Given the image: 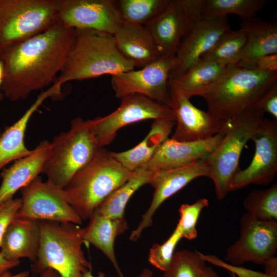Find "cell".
Masks as SVG:
<instances>
[{"mask_svg":"<svg viewBox=\"0 0 277 277\" xmlns=\"http://www.w3.org/2000/svg\"><path fill=\"white\" fill-rule=\"evenodd\" d=\"M75 33V29L56 23L3 52L0 54L2 94L15 102L53 84L65 63Z\"/></svg>","mask_w":277,"mask_h":277,"instance_id":"1","label":"cell"},{"mask_svg":"<svg viewBox=\"0 0 277 277\" xmlns=\"http://www.w3.org/2000/svg\"><path fill=\"white\" fill-rule=\"evenodd\" d=\"M120 51L113 35L89 29L75 30L65 63L54 83L111 75L135 69ZM53 83V84H54Z\"/></svg>","mask_w":277,"mask_h":277,"instance_id":"2","label":"cell"},{"mask_svg":"<svg viewBox=\"0 0 277 277\" xmlns=\"http://www.w3.org/2000/svg\"><path fill=\"white\" fill-rule=\"evenodd\" d=\"M134 173L124 168L111 151L101 148L61 189V193L83 221L89 220L98 205Z\"/></svg>","mask_w":277,"mask_h":277,"instance_id":"3","label":"cell"},{"mask_svg":"<svg viewBox=\"0 0 277 277\" xmlns=\"http://www.w3.org/2000/svg\"><path fill=\"white\" fill-rule=\"evenodd\" d=\"M277 72L264 71L236 65L227 71L203 96L208 112L223 122L250 108L275 83Z\"/></svg>","mask_w":277,"mask_h":277,"instance_id":"4","label":"cell"},{"mask_svg":"<svg viewBox=\"0 0 277 277\" xmlns=\"http://www.w3.org/2000/svg\"><path fill=\"white\" fill-rule=\"evenodd\" d=\"M41 238L33 270L41 274L50 268L60 277H84L92 265L82 249L83 228L72 223L40 221Z\"/></svg>","mask_w":277,"mask_h":277,"instance_id":"5","label":"cell"},{"mask_svg":"<svg viewBox=\"0 0 277 277\" xmlns=\"http://www.w3.org/2000/svg\"><path fill=\"white\" fill-rule=\"evenodd\" d=\"M264 113L250 108L228 120L225 135L206 160L208 177L213 181L215 195L222 200L230 192V184L239 171V160L243 148L264 119Z\"/></svg>","mask_w":277,"mask_h":277,"instance_id":"6","label":"cell"},{"mask_svg":"<svg viewBox=\"0 0 277 277\" xmlns=\"http://www.w3.org/2000/svg\"><path fill=\"white\" fill-rule=\"evenodd\" d=\"M100 148L86 121L74 118L69 130L60 133L50 142L42 173L47 176V182L62 189L90 162Z\"/></svg>","mask_w":277,"mask_h":277,"instance_id":"7","label":"cell"},{"mask_svg":"<svg viewBox=\"0 0 277 277\" xmlns=\"http://www.w3.org/2000/svg\"><path fill=\"white\" fill-rule=\"evenodd\" d=\"M57 0H0V54L56 23Z\"/></svg>","mask_w":277,"mask_h":277,"instance_id":"8","label":"cell"},{"mask_svg":"<svg viewBox=\"0 0 277 277\" xmlns=\"http://www.w3.org/2000/svg\"><path fill=\"white\" fill-rule=\"evenodd\" d=\"M120 106L109 114L86 121L99 148L111 143L122 128L146 120H174L172 109L148 97L132 94L120 99Z\"/></svg>","mask_w":277,"mask_h":277,"instance_id":"9","label":"cell"},{"mask_svg":"<svg viewBox=\"0 0 277 277\" xmlns=\"http://www.w3.org/2000/svg\"><path fill=\"white\" fill-rule=\"evenodd\" d=\"M174 58L162 55L139 70L111 75L115 96L141 94L171 108L169 79Z\"/></svg>","mask_w":277,"mask_h":277,"instance_id":"10","label":"cell"},{"mask_svg":"<svg viewBox=\"0 0 277 277\" xmlns=\"http://www.w3.org/2000/svg\"><path fill=\"white\" fill-rule=\"evenodd\" d=\"M239 239L226 250L225 259L234 266L247 262L262 264L275 256L277 222L259 220L247 212L241 219Z\"/></svg>","mask_w":277,"mask_h":277,"instance_id":"11","label":"cell"},{"mask_svg":"<svg viewBox=\"0 0 277 277\" xmlns=\"http://www.w3.org/2000/svg\"><path fill=\"white\" fill-rule=\"evenodd\" d=\"M204 0H170L165 10L146 27L162 55L174 57L183 38L201 17Z\"/></svg>","mask_w":277,"mask_h":277,"instance_id":"12","label":"cell"},{"mask_svg":"<svg viewBox=\"0 0 277 277\" xmlns=\"http://www.w3.org/2000/svg\"><path fill=\"white\" fill-rule=\"evenodd\" d=\"M22 205L17 216L38 221L72 223L83 221L58 188L39 176L21 189Z\"/></svg>","mask_w":277,"mask_h":277,"instance_id":"13","label":"cell"},{"mask_svg":"<svg viewBox=\"0 0 277 277\" xmlns=\"http://www.w3.org/2000/svg\"><path fill=\"white\" fill-rule=\"evenodd\" d=\"M255 152L249 165L233 176L230 192L251 184L267 185L277 172V121L264 119L251 138Z\"/></svg>","mask_w":277,"mask_h":277,"instance_id":"14","label":"cell"},{"mask_svg":"<svg viewBox=\"0 0 277 277\" xmlns=\"http://www.w3.org/2000/svg\"><path fill=\"white\" fill-rule=\"evenodd\" d=\"M56 23L114 35L122 25L114 0H57Z\"/></svg>","mask_w":277,"mask_h":277,"instance_id":"15","label":"cell"},{"mask_svg":"<svg viewBox=\"0 0 277 277\" xmlns=\"http://www.w3.org/2000/svg\"><path fill=\"white\" fill-rule=\"evenodd\" d=\"M230 30L226 16H202L181 40L169 80L182 74L196 64Z\"/></svg>","mask_w":277,"mask_h":277,"instance_id":"16","label":"cell"},{"mask_svg":"<svg viewBox=\"0 0 277 277\" xmlns=\"http://www.w3.org/2000/svg\"><path fill=\"white\" fill-rule=\"evenodd\" d=\"M208 174L206 160H199L183 167L153 172L148 183L154 189L152 201L137 227L132 231L130 240L133 242L138 240L144 229L152 225L153 216L164 202L194 179L201 176L207 177Z\"/></svg>","mask_w":277,"mask_h":277,"instance_id":"17","label":"cell"},{"mask_svg":"<svg viewBox=\"0 0 277 277\" xmlns=\"http://www.w3.org/2000/svg\"><path fill=\"white\" fill-rule=\"evenodd\" d=\"M171 108L176 128L171 138L190 142L209 139L223 130L226 123L194 106L189 98L169 85Z\"/></svg>","mask_w":277,"mask_h":277,"instance_id":"18","label":"cell"},{"mask_svg":"<svg viewBox=\"0 0 277 277\" xmlns=\"http://www.w3.org/2000/svg\"><path fill=\"white\" fill-rule=\"evenodd\" d=\"M225 133V126L222 131L205 140L182 142L168 138L162 143L150 161L140 169L154 172L206 160L220 143Z\"/></svg>","mask_w":277,"mask_h":277,"instance_id":"19","label":"cell"},{"mask_svg":"<svg viewBox=\"0 0 277 277\" xmlns=\"http://www.w3.org/2000/svg\"><path fill=\"white\" fill-rule=\"evenodd\" d=\"M40 238V221L16 215L3 235L0 253L9 260L27 258L33 263Z\"/></svg>","mask_w":277,"mask_h":277,"instance_id":"20","label":"cell"},{"mask_svg":"<svg viewBox=\"0 0 277 277\" xmlns=\"http://www.w3.org/2000/svg\"><path fill=\"white\" fill-rule=\"evenodd\" d=\"M50 142L44 140L28 155L14 161L1 174L0 205L13 198L18 190L27 185L39 174L48 156Z\"/></svg>","mask_w":277,"mask_h":277,"instance_id":"21","label":"cell"},{"mask_svg":"<svg viewBox=\"0 0 277 277\" xmlns=\"http://www.w3.org/2000/svg\"><path fill=\"white\" fill-rule=\"evenodd\" d=\"M62 85L52 84L42 91L24 114L13 125L5 127L0 136V169L9 163L29 155L32 151L25 144V134L30 119L48 98L58 96Z\"/></svg>","mask_w":277,"mask_h":277,"instance_id":"22","label":"cell"},{"mask_svg":"<svg viewBox=\"0 0 277 277\" xmlns=\"http://www.w3.org/2000/svg\"><path fill=\"white\" fill-rule=\"evenodd\" d=\"M113 36L120 51L135 67L142 68L162 56L146 27L122 24Z\"/></svg>","mask_w":277,"mask_h":277,"instance_id":"23","label":"cell"},{"mask_svg":"<svg viewBox=\"0 0 277 277\" xmlns=\"http://www.w3.org/2000/svg\"><path fill=\"white\" fill-rule=\"evenodd\" d=\"M88 225L83 228L84 244H92L101 251L112 263L119 277H124L116 259V238L129 228L124 218L111 219L94 212Z\"/></svg>","mask_w":277,"mask_h":277,"instance_id":"24","label":"cell"},{"mask_svg":"<svg viewBox=\"0 0 277 277\" xmlns=\"http://www.w3.org/2000/svg\"><path fill=\"white\" fill-rule=\"evenodd\" d=\"M241 28L245 32L246 39L236 66L249 68L260 57L277 53L275 23L253 18L243 21Z\"/></svg>","mask_w":277,"mask_h":277,"instance_id":"25","label":"cell"},{"mask_svg":"<svg viewBox=\"0 0 277 277\" xmlns=\"http://www.w3.org/2000/svg\"><path fill=\"white\" fill-rule=\"evenodd\" d=\"M174 125V120H154L149 132L138 145L123 152H111L112 155L124 168L134 172L144 167L162 143L169 138Z\"/></svg>","mask_w":277,"mask_h":277,"instance_id":"26","label":"cell"},{"mask_svg":"<svg viewBox=\"0 0 277 277\" xmlns=\"http://www.w3.org/2000/svg\"><path fill=\"white\" fill-rule=\"evenodd\" d=\"M228 68L200 60L184 73L169 80V85L189 99L193 96L203 97L219 81Z\"/></svg>","mask_w":277,"mask_h":277,"instance_id":"27","label":"cell"},{"mask_svg":"<svg viewBox=\"0 0 277 277\" xmlns=\"http://www.w3.org/2000/svg\"><path fill=\"white\" fill-rule=\"evenodd\" d=\"M152 173L143 169L136 170L128 181L110 194L94 211L111 219L124 218L129 200L139 188L148 184Z\"/></svg>","mask_w":277,"mask_h":277,"instance_id":"28","label":"cell"},{"mask_svg":"<svg viewBox=\"0 0 277 277\" xmlns=\"http://www.w3.org/2000/svg\"><path fill=\"white\" fill-rule=\"evenodd\" d=\"M170 0H114L123 24L147 27L167 8Z\"/></svg>","mask_w":277,"mask_h":277,"instance_id":"29","label":"cell"},{"mask_svg":"<svg viewBox=\"0 0 277 277\" xmlns=\"http://www.w3.org/2000/svg\"><path fill=\"white\" fill-rule=\"evenodd\" d=\"M246 36L242 28L226 33L200 60L229 67L239 61L246 43Z\"/></svg>","mask_w":277,"mask_h":277,"instance_id":"30","label":"cell"},{"mask_svg":"<svg viewBox=\"0 0 277 277\" xmlns=\"http://www.w3.org/2000/svg\"><path fill=\"white\" fill-rule=\"evenodd\" d=\"M265 0H204L202 16L218 17L236 14L243 21L254 18L264 7Z\"/></svg>","mask_w":277,"mask_h":277,"instance_id":"31","label":"cell"},{"mask_svg":"<svg viewBox=\"0 0 277 277\" xmlns=\"http://www.w3.org/2000/svg\"><path fill=\"white\" fill-rule=\"evenodd\" d=\"M247 213L264 221H277V184L268 188L251 191L244 201Z\"/></svg>","mask_w":277,"mask_h":277,"instance_id":"32","label":"cell"},{"mask_svg":"<svg viewBox=\"0 0 277 277\" xmlns=\"http://www.w3.org/2000/svg\"><path fill=\"white\" fill-rule=\"evenodd\" d=\"M207 267L199 252L181 250L174 252L162 277H201Z\"/></svg>","mask_w":277,"mask_h":277,"instance_id":"33","label":"cell"},{"mask_svg":"<svg viewBox=\"0 0 277 277\" xmlns=\"http://www.w3.org/2000/svg\"><path fill=\"white\" fill-rule=\"evenodd\" d=\"M208 205V200L205 198L200 199L191 204L181 205L179 210L180 219L176 228L180 231L182 238L191 240L196 238V225L199 215L202 210Z\"/></svg>","mask_w":277,"mask_h":277,"instance_id":"34","label":"cell"},{"mask_svg":"<svg viewBox=\"0 0 277 277\" xmlns=\"http://www.w3.org/2000/svg\"><path fill=\"white\" fill-rule=\"evenodd\" d=\"M181 239V234L175 227L171 235L163 244H154L152 246L148 254L149 263L158 269L165 271L169 267L175 247Z\"/></svg>","mask_w":277,"mask_h":277,"instance_id":"35","label":"cell"},{"mask_svg":"<svg viewBox=\"0 0 277 277\" xmlns=\"http://www.w3.org/2000/svg\"><path fill=\"white\" fill-rule=\"evenodd\" d=\"M21 205V198H13L0 205V248L3 235Z\"/></svg>","mask_w":277,"mask_h":277,"instance_id":"36","label":"cell"},{"mask_svg":"<svg viewBox=\"0 0 277 277\" xmlns=\"http://www.w3.org/2000/svg\"><path fill=\"white\" fill-rule=\"evenodd\" d=\"M253 108L270 114L277 121V81L259 98Z\"/></svg>","mask_w":277,"mask_h":277,"instance_id":"37","label":"cell"},{"mask_svg":"<svg viewBox=\"0 0 277 277\" xmlns=\"http://www.w3.org/2000/svg\"><path fill=\"white\" fill-rule=\"evenodd\" d=\"M249 68L264 71L277 72V53L260 57Z\"/></svg>","mask_w":277,"mask_h":277,"instance_id":"38","label":"cell"},{"mask_svg":"<svg viewBox=\"0 0 277 277\" xmlns=\"http://www.w3.org/2000/svg\"><path fill=\"white\" fill-rule=\"evenodd\" d=\"M19 264V260H7L0 253V277L10 270L18 266Z\"/></svg>","mask_w":277,"mask_h":277,"instance_id":"39","label":"cell"},{"mask_svg":"<svg viewBox=\"0 0 277 277\" xmlns=\"http://www.w3.org/2000/svg\"><path fill=\"white\" fill-rule=\"evenodd\" d=\"M263 265L265 273L269 277H277V258L273 256L266 260Z\"/></svg>","mask_w":277,"mask_h":277,"instance_id":"40","label":"cell"},{"mask_svg":"<svg viewBox=\"0 0 277 277\" xmlns=\"http://www.w3.org/2000/svg\"><path fill=\"white\" fill-rule=\"evenodd\" d=\"M153 272L149 268H145L142 272L136 277H152ZM84 277H95L92 273V271H89L83 275ZM98 277H105V275L102 272H99Z\"/></svg>","mask_w":277,"mask_h":277,"instance_id":"41","label":"cell"},{"mask_svg":"<svg viewBox=\"0 0 277 277\" xmlns=\"http://www.w3.org/2000/svg\"><path fill=\"white\" fill-rule=\"evenodd\" d=\"M34 277H60V275L55 271L48 268L39 274L37 276Z\"/></svg>","mask_w":277,"mask_h":277,"instance_id":"42","label":"cell"},{"mask_svg":"<svg viewBox=\"0 0 277 277\" xmlns=\"http://www.w3.org/2000/svg\"><path fill=\"white\" fill-rule=\"evenodd\" d=\"M201 277H222L211 267L207 266Z\"/></svg>","mask_w":277,"mask_h":277,"instance_id":"43","label":"cell"},{"mask_svg":"<svg viewBox=\"0 0 277 277\" xmlns=\"http://www.w3.org/2000/svg\"><path fill=\"white\" fill-rule=\"evenodd\" d=\"M29 272L28 271H23L16 274H12L8 271L3 274L1 277H29Z\"/></svg>","mask_w":277,"mask_h":277,"instance_id":"44","label":"cell"},{"mask_svg":"<svg viewBox=\"0 0 277 277\" xmlns=\"http://www.w3.org/2000/svg\"><path fill=\"white\" fill-rule=\"evenodd\" d=\"M3 75H4V69H3V65L2 62V61L0 60V100L2 99L3 97V94L2 92V86L3 84ZM1 133L0 131V136H1Z\"/></svg>","mask_w":277,"mask_h":277,"instance_id":"45","label":"cell"},{"mask_svg":"<svg viewBox=\"0 0 277 277\" xmlns=\"http://www.w3.org/2000/svg\"><path fill=\"white\" fill-rule=\"evenodd\" d=\"M229 275H230V277H236V275L234 273H232L231 272H229Z\"/></svg>","mask_w":277,"mask_h":277,"instance_id":"46","label":"cell"}]
</instances>
